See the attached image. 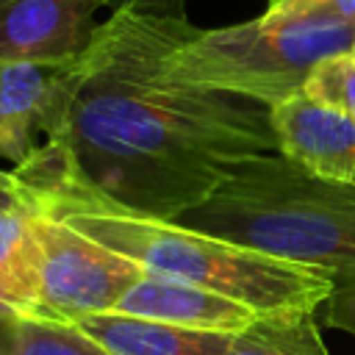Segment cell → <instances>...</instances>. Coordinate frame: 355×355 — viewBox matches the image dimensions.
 Returning <instances> with one entry per match:
<instances>
[{"label":"cell","instance_id":"obj_1","mask_svg":"<svg viewBox=\"0 0 355 355\" xmlns=\"http://www.w3.org/2000/svg\"><path fill=\"white\" fill-rule=\"evenodd\" d=\"M186 17L119 8L55 69L44 139L14 166L44 208H105L178 222L236 166L280 153L269 108L166 75Z\"/></svg>","mask_w":355,"mask_h":355},{"label":"cell","instance_id":"obj_2","mask_svg":"<svg viewBox=\"0 0 355 355\" xmlns=\"http://www.w3.org/2000/svg\"><path fill=\"white\" fill-rule=\"evenodd\" d=\"M180 225L355 283V183L311 175L280 153L258 155Z\"/></svg>","mask_w":355,"mask_h":355},{"label":"cell","instance_id":"obj_3","mask_svg":"<svg viewBox=\"0 0 355 355\" xmlns=\"http://www.w3.org/2000/svg\"><path fill=\"white\" fill-rule=\"evenodd\" d=\"M42 214L72 225L92 241L136 261L147 272L189 280L241 302L258 316L319 311L336 291V277L324 269L247 250L180 222L105 208H44Z\"/></svg>","mask_w":355,"mask_h":355},{"label":"cell","instance_id":"obj_4","mask_svg":"<svg viewBox=\"0 0 355 355\" xmlns=\"http://www.w3.org/2000/svg\"><path fill=\"white\" fill-rule=\"evenodd\" d=\"M352 47V22L269 14L211 31L186 22L164 53V69L180 83L247 97L272 108L297 94L322 58Z\"/></svg>","mask_w":355,"mask_h":355},{"label":"cell","instance_id":"obj_5","mask_svg":"<svg viewBox=\"0 0 355 355\" xmlns=\"http://www.w3.org/2000/svg\"><path fill=\"white\" fill-rule=\"evenodd\" d=\"M33 233L42 247V291L28 319L78 324L83 316L114 311L144 269L92 241L72 225L36 211Z\"/></svg>","mask_w":355,"mask_h":355},{"label":"cell","instance_id":"obj_6","mask_svg":"<svg viewBox=\"0 0 355 355\" xmlns=\"http://www.w3.org/2000/svg\"><path fill=\"white\" fill-rule=\"evenodd\" d=\"M103 0H0V64L67 67L94 39Z\"/></svg>","mask_w":355,"mask_h":355},{"label":"cell","instance_id":"obj_7","mask_svg":"<svg viewBox=\"0 0 355 355\" xmlns=\"http://www.w3.org/2000/svg\"><path fill=\"white\" fill-rule=\"evenodd\" d=\"M280 155L316 178L355 183V119L302 89L269 108Z\"/></svg>","mask_w":355,"mask_h":355},{"label":"cell","instance_id":"obj_8","mask_svg":"<svg viewBox=\"0 0 355 355\" xmlns=\"http://www.w3.org/2000/svg\"><path fill=\"white\" fill-rule=\"evenodd\" d=\"M116 313L153 319L186 330L202 333H241L255 322L258 313L244 308L241 302L222 297L216 291L200 288L189 280L147 272L128 288V294L114 305Z\"/></svg>","mask_w":355,"mask_h":355},{"label":"cell","instance_id":"obj_9","mask_svg":"<svg viewBox=\"0 0 355 355\" xmlns=\"http://www.w3.org/2000/svg\"><path fill=\"white\" fill-rule=\"evenodd\" d=\"M72 327L100 344L108 355H222L233 338V333L186 330L116 311L83 316Z\"/></svg>","mask_w":355,"mask_h":355},{"label":"cell","instance_id":"obj_10","mask_svg":"<svg viewBox=\"0 0 355 355\" xmlns=\"http://www.w3.org/2000/svg\"><path fill=\"white\" fill-rule=\"evenodd\" d=\"M58 67L0 64V155L25 164L44 139Z\"/></svg>","mask_w":355,"mask_h":355},{"label":"cell","instance_id":"obj_11","mask_svg":"<svg viewBox=\"0 0 355 355\" xmlns=\"http://www.w3.org/2000/svg\"><path fill=\"white\" fill-rule=\"evenodd\" d=\"M36 211L0 214V294L28 319L42 291V247L33 233Z\"/></svg>","mask_w":355,"mask_h":355},{"label":"cell","instance_id":"obj_12","mask_svg":"<svg viewBox=\"0 0 355 355\" xmlns=\"http://www.w3.org/2000/svg\"><path fill=\"white\" fill-rule=\"evenodd\" d=\"M222 355H330L313 311H291L255 316L250 327L236 333Z\"/></svg>","mask_w":355,"mask_h":355},{"label":"cell","instance_id":"obj_13","mask_svg":"<svg viewBox=\"0 0 355 355\" xmlns=\"http://www.w3.org/2000/svg\"><path fill=\"white\" fill-rule=\"evenodd\" d=\"M8 355H108V352L72 324H55V322H39L22 316L14 322Z\"/></svg>","mask_w":355,"mask_h":355},{"label":"cell","instance_id":"obj_14","mask_svg":"<svg viewBox=\"0 0 355 355\" xmlns=\"http://www.w3.org/2000/svg\"><path fill=\"white\" fill-rule=\"evenodd\" d=\"M302 92L355 119V50L322 58L305 78Z\"/></svg>","mask_w":355,"mask_h":355},{"label":"cell","instance_id":"obj_15","mask_svg":"<svg viewBox=\"0 0 355 355\" xmlns=\"http://www.w3.org/2000/svg\"><path fill=\"white\" fill-rule=\"evenodd\" d=\"M269 17H311L355 25V0H269Z\"/></svg>","mask_w":355,"mask_h":355},{"label":"cell","instance_id":"obj_16","mask_svg":"<svg viewBox=\"0 0 355 355\" xmlns=\"http://www.w3.org/2000/svg\"><path fill=\"white\" fill-rule=\"evenodd\" d=\"M327 327H338L355 336V283H341L336 291L319 305Z\"/></svg>","mask_w":355,"mask_h":355},{"label":"cell","instance_id":"obj_17","mask_svg":"<svg viewBox=\"0 0 355 355\" xmlns=\"http://www.w3.org/2000/svg\"><path fill=\"white\" fill-rule=\"evenodd\" d=\"M17 208H22V211H39L33 194L19 183V178L14 175V169L11 172H3L0 169V214L3 211H17Z\"/></svg>","mask_w":355,"mask_h":355},{"label":"cell","instance_id":"obj_18","mask_svg":"<svg viewBox=\"0 0 355 355\" xmlns=\"http://www.w3.org/2000/svg\"><path fill=\"white\" fill-rule=\"evenodd\" d=\"M103 6L119 8H136V11H153V14H169V17H186L183 0H103Z\"/></svg>","mask_w":355,"mask_h":355},{"label":"cell","instance_id":"obj_19","mask_svg":"<svg viewBox=\"0 0 355 355\" xmlns=\"http://www.w3.org/2000/svg\"><path fill=\"white\" fill-rule=\"evenodd\" d=\"M14 319H22L19 308L14 302H8L3 294H0V322H14Z\"/></svg>","mask_w":355,"mask_h":355},{"label":"cell","instance_id":"obj_20","mask_svg":"<svg viewBox=\"0 0 355 355\" xmlns=\"http://www.w3.org/2000/svg\"><path fill=\"white\" fill-rule=\"evenodd\" d=\"M17 322V319H14ZM14 322H0V355H8V344H11V333H14Z\"/></svg>","mask_w":355,"mask_h":355},{"label":"cell","instance_id":"obj_21","mask_svg":"<svg viewBox=\"0 0 355 355\" xmlns=\"http://www.w3.org/2000/svg\"><path fill=\"white\" fill-rule=\"evenodd\" d=\"M352 50H355V47H352Z\"/></svg>","mask_w":355,"mask_h":355}]
</instances>
